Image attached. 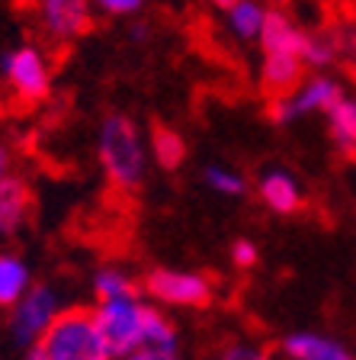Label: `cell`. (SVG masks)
Returning <instances> with one entry per match:
<instances>
[{
  "mask_svg": "<svg viewBox=\"0 0 356 360\" xmlns=\"http://www.w3.org/2000/svg\"><path fill=\"white\" fill-rule=\"evenodd\" d=\"M93 315L112 357H126L132 351H177L180 347V331L173 319H167L161 306L145 302L141 296L97 302Z\"/></svg>",
  "mask_w": 356,
  "mask_h": 360,
  "instance_id": "cell-1",
  "label": "cell"
},
{
  "mask_svg": "<svg viewBox=\"0 0 356 360\" xmlns=\"http://www.w3.org/2000/svg\"><path fill=\"white\" fill-rule=\"evenodd\" d=\"M97 158L106 180L116 190H138L151 161V145L145 142L138 122L126 112H106L97 129Z\"/></svg>",
  "mask_w": 356,
  "mask_h": 360,
  "instance_id": "cell-2",
  "label": "cell"
},
{
  "mask_svg": "<svg viewBox=\"0 0 356 360\" xmlns=\"http://www.w3.org/2000/svg\"><path fill=\"white\" fill-rule=\"evenodd\" d=\"M36 347L45 354V360H116L93 309L84 306L65 309Z\"/></svg>",
  "mask_w": 356,
  "mask_h": 360,
  "instance_id": "cell-3",
  "label": "cell"
},
{
  "mask_svg": "<svg viewBox=\"0 0 356 360\" xmlns=\"http://www.w3.org/2000/svg\"><path fill=\"white\" fill-rule=\"evenodd\" d=\"M0 81L20 103H42L52 94V65L48 55L32 42H20L0 55Z\"/></svg>",
  "mask_w": 356,
  "mask_h": 360,
  "instance_id": "cell-4",
  "label": "cell"
},
{
  "mask_svg": "<svg viewBox=\"0 0 356 360\" xmlns=\"http://www.w3.org/2000/svg\"><path fill=\"white\" fill-rule=\"evenodd\" d=\"M61 312H65V302H61L58 290L52 283H32V290L7 312L10 341L26 351L36 347L48 335V328L58 322Z\"/></svg>",
  "mask_w": 356,
  "mask_h": 360,
  "instance_id": "cell-5",
  "label": "cell"
},
{
  "mask_svg": "<svg viewBox=\"0 0 356 360\" xmlns=\"http://www.w3.org/2000/svg\"><path fill=\"white\" fill-rule=\"evenodd\" d=\"M141 286L161 309H206L216 296V283L202 270L154 267L141 280Z\"/></svg>",
  "mask_w": 356,
  "mask_h": 360,
  "instance_id": "cell-6",
  "label": "cell"
},
{
  "mask_svg": "<svg viewBox=\"0 0 356 360\" xmlns=\"http://www.w3.org/2000/svg\"><path fill=\"white\" fill-rule=\"evenodd\" d=\"M343 97V87L337 77L327 71H312L292 94L270 100V120L276 126H292V122L305 120V116H327L334 110V103Z\"/></svg>",
  "mask_w": 356,
  "mask_h": 360,
  "instance_id": "cell-7",
  "label": "cell"
},
{
  "mask_svg": "<svg viewBox=\"0 0 356 360\" xmlns=\"http://www.w3.org/2000/svg\"><path fill=\"white\" fill-rule=\"evenodd\" d=\"M39 26L55 45H71L90 30L93 4L90 0H36Z\"/></svg>",
  "mask_w": 356,
  "mask_h": 360,
  "instance_id": "cell-8",
  "label": "cell"
},
{
  "mask_svg": "<svg viewBox=\"0 0 356 360\" xmlns=\"http://www.w3.org/2000/svg\"><path fill=\"white\" fill-rule=\"evenodd\" d=\"M257 196L276 216H292L305 206V190L296 180V174L286 167H267L257 177Z\"/></svg>",
  "mask_w": 356,
  "mask_h": 360,
  "instance_id": "cell-9",
  "label": "cell"
},
{
  "mask_svg": "<svg viewBox=\"0 0 356 360\" xmlns=\"http://www.w3.org/2000/svg\"><path fill=\"white\" fill-rule=\"evenodd\" d=\"M312 75L305 61L298 55H282V52H260V90L267 94L270 100L286 97L305 77Z\"/></svg>",
  "mask_w": 356,
  "mask_h": 360,
  "instance_id": "cell-10",
  "label": "cell"
},
{
  "mask_svg": "<svg viewBox=\"0 0 356 360\" xmlns=\"http://www.w3.org/2000/svg\"><path fill=\"white\" fill-rule=\"evenodd\" d=\"M305 39L308 30H302L296 20L282 7H270L267 26H263V36H260V52H282V55H298L305 52Z\"/></svg>",
  "mask_w": 356,
  "mask_h": 360,
  "instance_id": "cell-11",
  "label": "cell"
},
{
  "mask_svg": "<svg viewBox=\"0 0 356 360\" xmlns=\"http://www.w3.org/2000/svg\"><path fill=\"white\" fill-rule=\"evenodd\" d=\"M282 354L286 360H356L353 351L318 331H292L282 338Z\"/></svg>",
  "mask_w": 356,
  "mask_h": 360,
  "instance_id": "cell-12",
  "label": "cell"
},
{
  "mask_svg": "<svg viewBox=\"0 0 356 360\" xmlns=\"http://www.w3.org/2000/svg\"><path fill=\"white\" fill-rule=\"evenodd\" d=\"M222 13H225V30H228V36L251 45V42H260V36H263L270 7L263 0H235Z\"/></svg>",
  "mask_w": 356,
  "mask_h": 360,
  "instance_id": "cell-13",
  "label": "cell"
},
{
  "mask_svg": "<svg viewBox=\"0 0 356 360\" xmlns=\"http://www.w3.org/2000/svg\"><path fill=\"white\" fill-rule=\"evenodd\" d=\"M29 206H32V196L26 180L20 177H10L0 190V238H10L16 235L26 225L29 219Z\"/></svg>",
  "mask_w": 356,
  "mask_h": 360,
  "instance_id": "cell-14",
  "label": "cell"
},
{
  "mask_svg": "<svg viewBox=\"0 0 356 360\" xmlns=\"http://www.w3.org/2000/svg\"><path fill=\"white\" fill-rule=\"evenodd\" d=\"M32 290V270L16 251H0V309H13Z\"/></svg>",
  "mask_w": 356,
  "mask_h": 360,
  "instance_id": "cell-15",
  "label": "cell"
},
{
  "mask_svg": "<svg viewBox=\"0 0 356 360\" xmlns=\"http://www.w3.org/2000/svg\"><path fill=\"white\" fill-rule=\"evenodd\" d=\"M327 132L331 142L337 145V151L356 161V97L343 94L334 103V110L327 112Z\"/></svg>",
  "mask_w": 356,
  "mask_h": 360,
  "instance_id": "cell-16",
  "label": "cell"
},
{
  "mask_svg": "<svg viewBox=\"0 0 356 360\" xmlns=\"http://www.w3.org/2000/svg\"><path fill=\"white\" fill-rule=\"evenodd\" d=\"M148 145H151V161H154L161 171H177V167L186 161L183 135L171 126H154L151 129Z\"/></svg>",
  "mask_w": 356,
  "mask_h": 360,
  "instance_id": "cell-17",
  "label": "cell"
},
{
  "mask_svg": "<svg viewBox=\"0 0 356 360\" xmlns=\"http://www.w3.org/2000/svg\"><path fill=\"white\" fill-rule=\"evenodd\" d=\"M93 296H97V302L138 296V283H135V277L126 267H119V264H103V267L93 274Z\"/></svg>",
  "mask_w": 356,
  "mask_h": 360,
  "instance_id": "cell-18",
  "label": "cell"
},
{
  "mask_svg": "<svg viewBox=\"0 0 356 360\" xmlns=\"http://www.w3.org/2000/svg\"><path fill=\"white\" fill-rule=\"evenodd\" d=\"M202 184H206L212 193L231 196V200L247 193L244 174L235 171V167H228V165H206V167H202Z\"/></svg>",
  "mask_w": 356,
  "mask_h": 360,
  "instance_id": "cell-19",
  "label": "cell"
},
{
  "mask_svg": "<svg viewBox=\"0 0 356 360\" xmlns=\"http://www.w3.org/2000/svg\"><path fill=\"white\" fill-rule=\"evenodd\" d=\"M302 61H305V68H308V71H327L334 61H341V58H337L334 36H327V32H308Z\"/></svg>",
  "mask_w": 356,
  "mask_h": 360,
  "instance_id": "cell-20",
  "label": "cell"
},
{
  "mask_svg": "<svg viewBox=\"0 0 356 360\" xmlns=\"http://www.w3.org/2000/svg\"><path fill=\"white\" fill-rule=\"evenodd\" d=\"M216 360H270V351L251 338H235L216 351Z\"/></svg>",
  "mask_w": 356,
  "mask_h": 360,
  "instance_id": "cell-21",
  "label": "cell"
},
{
  "mask_svg": "<svg viewBox=\"0 0 356 360\" xmlns=\"http://www.w3.org/2000/svg\"><path fill=\"white\" fill-rule=\"evenodd\" d=\"M93 10H100L103 16H116V20H126V16H135L145 10L148 0H90Z\"/></svg>",
  "mask_w": 356,
  "mask_h": 360,
  "instance_id": "cell-22",
  "label": "cell"
},
{
  "mask_svg": "<svg viewBox=\"0 0 356 360\" xmlns=\"http://www.w3.org/2000/svg\"><path fill=\"white\" fill-rule=\"evenodd\" d=\"M257 257H260V251L251 238H237L235 245H231V264H235L237 270H251L253 264H257Z\"/></svg>",
  "mask_w": 356,
  "mask_h": 360,
  "instance_id": "cell-23",
  "label": "cell"
},
{
  "mask_svg": "<svg viewBox=\"0 0 356 360\" xmlns=\"http://www.w3.org/2000/svg\"><path fill=\"white\" fill-rule=\"evenodd\" d=\"M334 42H337V58L350 61V65H356V30H337L334 32Z\"/></svg>",
  "mask_w": 356,
  "mask_h": 360,
  "instance_id": "cell-24",
  "label": "cell"
},
{
  "mask_svg": "<svg viewBox=\"0 0 356 360\" xmlns=\"http://www.w3.org/2000/svg\"><path fill=\"white\" fill-rule=\"evenodd\" d=\"M116 360H180V354L177 351H132Z\"/></svg>",
  "mask_w": 356,
  "mask_h": 360,
  "instance_id": "cell-25",
  "label": "cell"
},
{
  "mask_svg": "<svg viewBox=\"0 0 356 360\" xmlns=\"http://www.w3.org/2000/svg\"><path fill=\"white\" fill-rule=\"evenodd\" d=\"M10 177H13V174H10V151H7V145L0 142V190H4V184H7Z\"/></svg>",
  "mask_w": 356,
  "mask_h": 360,
  "instance_id": "cell-26",
  "label": "cell"
},
{
  "mask_svg": "<svg viewBox=\"0 0 356 360\" xmlns=\"http://www.w3.org/2000/svg\"><path fill=\"white\" fill-rule=\"evenodd\" d=\"M148 36H151L148 22H132V26H128V39H132V42H148Z\"/></svg>",
  "mask_w": 356,
  "mask_h": 360,
  "instance_id": "cell-27",
  "label": "cell"
},
{
  "mask_svg": "<svg viewBox=\"0 0 356 360\" xmlns=\"http://www.w3.org/2000/svg\"><path fill=\"white\" fill-rule=\"evenodd\" d=\"M22 360H45V354L39 351V347H29V351H26V357Z\"/></svg>",
  "mask_w": 356,
  "mask_h": 360,
  "instance_id": "cell-28",
  "label": "cell"
},
{
  "mask_svg": "<svg viewBox=\"0 0 356 360\" xmlns=\"http://www.w3.org/2000/svg\"><path fill=\"white\" fill-rule=\"evenodd\" d=\"M209 4H212V7H218V10H228L235 0H209Z\"/></svg>",
  "mask_w": 356,
  "mask_h": 360,
  "instance_id": "cell-29",
  "label": "cell"
},
{
  "mask_svg": "<svg viewBox=\"0 0 356 360\" xmlns=\"http://www.w3.org/2000/svg\"><path fill=\"white\" fill-rule=\"evenodd\" d=\"M270 4H273V7H282V4H286V0H270Z\"/></svg>",
  "mask_w": 356,
  "mask_h": 360,
  "instance_id": "cell-30",
  "label": "cell"
}]
</instances>
